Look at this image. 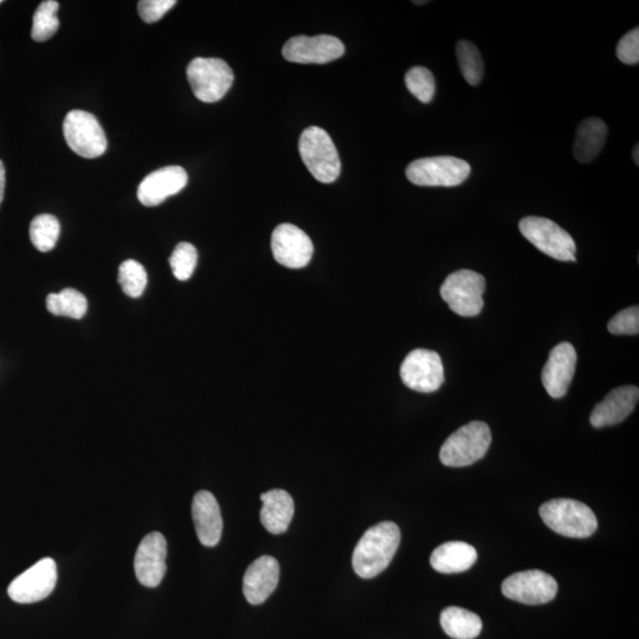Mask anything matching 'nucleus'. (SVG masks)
I'll return each instance as SVG.
<instances>
[{"instance_id": "obj_1", "label": "nucleus", "mask_w": 639, "mask_h": 639, "mask_svg": "<svg viewBox=\"0 0 639 639\" xmlns=\"http://www.w3.org/2000/svg\"><path fill=\"white\" fill-rule=\"evenodd\" d=\"M399 544L400 529L395 522H380L367 529L353 552L354 572L363 579L379 576L391 564Z\"/></svg>"}, {"instance_id": "obj_2", "label": "nucleus", "mask_w": 639, "mask_h": 639, "mask_svg": "<svg viewBox=\"0 0 639 639\" xmlns=\"http://www.w3.org/2000/svg\"><path fill=\"white\" fill-rule=\"evenodd\" d=\"M540 516L547 527L566 538L586 539L595 534L598 528L592 509L576 500L547 501L540 507Z\"/></svg>"}, {"instance_id": "obj_3", "label": "nucleus", "mask_w": 639, "mask_h": 639, "mask_svg": "<svg viewBox=\"0 0 639 639\" xmlns=\"http://www.w3.org/2000/svg\"><path fill=\"white\" fill-rule=\"evenodd\" d=\"M299 151L303 163L318 182L332 184L339 178V153L325 129L315 126L306 128L301 134Z\"/></svg>"}, {"instance_id": "obj_4", "label": "nucleus", "mask_w": 639, "mask_h": 639, "mask_svg": "<svg viewBox=\"0 0 639 639\" xmlns=\"http://www.w3.org/2000/svg\"><path fill=\"white\" fill-rule=\"evenodd\" d=\"M490 443L492 431L486 423H468L444 442L440 453L441 462L451 468L471 466L486 456Z\"/></svg>"}, {"instance_id": "obj_5", "label": "nucleus", "mask_w": 639, "mask_h": 639, "mask_svg": "<svg viewBox=\"0 0 639 639\" xmlns=\"http://www.w3.org/2000/svg\"><path fill=\"white\" fill-rule=\"evenodd\" d=\"M484 290L486 279L481 274L462 269L445 279L441 287V296L455 314L463 318H474L484 307Z\"/></svg>"}, {"instance_id": "obj_6", "label": "nucleus", "mask_w": 639, "mask_h": 639, "mask_svg": "<svg viewBox=\"0 0 639 639\" xmlns=\"http://www.w3.org/2000/svg\"><path fill=\"white\" fill-rule=\"evenodd\" d=\"M522 236L541 253L561 262H576V242L567 231L551 219L525 217L519 223Z\"/></svg>"}, {"instance_id": "obj_7", "label": "nucleus", "mask_w": 639, "mask_h": 639, "mask_svg": "<svg viewBox=\"0 0 639 639\" xmlns=\"http://www.w3.org/2000/svg\"><path fill=\"white\" fill-rule=\"evenodd\" d=\"M193 94L202 102L222 100L234 83V73L228 63L219 58L197 57L187 67Z\"/></svg>"}, {"instance_id": "obj_8", "label": "nucleus", "mask_w": 639, "mask_h": 639, "mask_svg": "<svg viewBox=\"0 0 639 639\" xmlns=\"http://www.w3.org/2000/svg\"><path fill=\"white\" fill-rule=\"evenodd\" d=\"M471 167L456 157H430L413 161L406 169L412 184L428 187H454L469 178Z\"/></svg>"}, {"instance_id": "obj_9", "label": "nucleus", "mask_w": 639, "mask_h": 639, "mask_svg": "<svg viewBox=\"0 0 639 639\" xmlns=\"http://www.w3.org/2000/svg\"><path fill=\"white\" fill-rule=\"evenodd\" d=\"M64 138L71 151L80 157L94 159L107 150V138L98 119L85 111H71L63 124Z\"/></svg>"}, {"instance_id": "obj_10", "label": "nucleus", "mask_w": 639, "mask_h": 639, "mask_svg": "<svg viewBox=\"0 0 639 639\" xmlns=\"http://www.w3.org/2000/svg\"><path fill=\"white\" fill-rule=\"evenodd\" d=\"M405 386L421 393L436 392L444 383V367L440 354L423 350L412 351L400 366Z\"/></svg>"}, {"instance_id": "obj_11", "label": "nucleus", "mask_w": 639, "mask_h": 639, "mask_svg": "<svg viewBox=\"0 0 639 639\" xmlns=\"http://www.w3.org/2000/svg\"><path fill=\"white\" fill-rule=\"evenodd\" d=\"M503 596L526 605H542L557 596L558 583L545 572L531 570L509 576L502 583Z\"/></svg>"}, {"instance_id": "obj_12", "label": "nucleus", "mask_w": 639, "mask_h": 639, "mask_svg": "<svg viewBox=\"0 0 639 639\" xmlns=\"http://www.w3.org/2000/svg\"><path fill=\"white\" fill-rule=\"evenodd\" d=\"M57 583V566L44 558L18 576L9 586V597L18 604H32L48 598Z\"/></svg>"}, {"instance_id": "obj_13", "label": "nucleus", "mask_w": 639, "mask_h": 639, "mask_svg": "<svg viewBox=\"0 0 639 639\" xmlns=\"http://www.w3.org/2000/svg\"><path fill=\"white\" fill-rule=\"evenodd\" d=\"M271 250L277 263L290 269H301L311 262L314 247L311 238L293 224L279 225L271 235Z\"/></svg>"}, {"instance_id": "obj_14", "label": "nucleus", "mask_w": 639, "mask_h": 639, "mask_svg": "<svg viewBox=\"0 0 639 639\" xmlns=\"http://www.w3.org/2000/svg\"><path fill=\"white\" fill-rule=\"evenodd\" d=\"M282 54L293 63L326 64L344 55L345 47L339 38L333 36H298L284 44Z\"/></svg>"}, {"instance_id": "obj_15", "label": "nucleus", "mask_w": 639, "mask_h": 639, "mask_svg": "<svg viewBox=\"0 0 639 639\" xmlns=\"http://www.w3.org/2000/svg\"><path fill=\"white\" fill-rule=\"evenodd\" d=\"M166 557L167 542L163 534L154 532L142 539L134 559L135 576L142 585L153 589L163 582Z\"/></svg>"}, {"instance_id": "obj_16", "label": "nucleus", "mask_w": 639, "mask_h": 639, "mask_svg": "<svg viewBox=\"0 0 639 639\" xmlns=\"http://www.w3.org/2000/svg\"><path fill=\"white\" fill-rule=\"evenodd\" d=\"M576 348L570 342L555 346L542 370L541 379L552 398H563L570 387L577 367Z\"/></svg>"}, {"instance_id": "obj_17", "label": "nucleus", "mask_w": 639, "mask_h": 639, "mask_svg": "<svg viewBox=\"0 0 639 639\" xmlns=\"http://www.w3.org/2000/svg\"><path fill=\"white\" fill-rule=\"evenodd\" d=\"M189 182L186 171L180 166H167L148 174L138 189L142 205L157 206L167 198L177 195Z\"/></svg>"}, {"instance_id": "obj_18", "label": "nucleus", "mask_w": 639, "mask_h": 639, "mask_svg": "<svg viewBox=\"0 0 639 639\" xmlns=\"http://www.w3.org/2000/svg\"><path fill=\"white\" fill-rule=\"evenodd\" d=\"M280 580V564L263 555L248 567L243 578V593L251 605H260L276 590Z\"/></svg>"}, {"instance_id": "obj_19", "label": "nucleus", "mask_w": 639, "mask_h": 639, "mask_svg": "<svg viewBox=\"0 0 639 639\" xmlns=\"http://www.w3.org/2000/svg\"><path fill=\"white\" fill-rule=\"evenodd\" d=\"M639 399L637 386L625 385L612 390L603 402L596 405L590 417L593 428L617 425L634 412Z\"/></svg>"}, {"instance_id": "obj_20", "label": "nucleus", "mask_w": 639, "mask_h": 639, "mask_svg": "<svg viewBox=\"0 0 639 639\" xmlns=\"http://www.w3.org/2000/svg\"><path fill=\"white\" fill-rule=\"evenodd\" d=\"M192 516L200 544L217 546L222 538L223 519L216 497L208 490H200L193 497Z\"/></svg>"}, {"instance_id": "obj_21", "label": "nucleus", "mask_w": 639, "mask_h": 639, "mask_svg": "<svg viewBox=\"0 0 639 639\" xmlns=\"http://www.w3.org/2000/svg\"><path fill=\"white\" fill-rule=\"evenodd\" d=\"M261 500V522L264 528L271 534L286 532L294 516L293 497L286 490L274 489L262 494Z\"/></svg>"}, {"instance_id": "obj_22", "label": "nucleus", "mask_w": 639, "mask_h": 639, "mask_svg": "<svg viewBox=\"0 0 639 639\" xmlns=\"http://www.w3.org/2000/svg\"><path fill=\"white\" fill-rule=\"evenodd\" d=\"M476 560L477 552L473 546L467 542L451 541L432 552L430 564L437 572L453 574L468 571Z\"/></svg>"}, {"instance_id": "obj_23", "label": "nucleus", "mask_w": 639, "mask_h": 639, "mask_svg": "<svg viewBox=\"0 0 639 639\" xmlns=\"http://www.w3.org/2000/svg\"><path fill=\"white\" fill-rule=\"evenodd\" d=\"M608 126L599 118L586 119L577 128L573 154L579 163L589 164L595 160L608 138Z\"/></svg>"}, {"instance_id": "obj_24", "label": "nucleus", "mask_w": 639, "mask_h": 639, "mask_svg": "<svg viewBox=\"0 0 639 639\" xmlns=\"http://www.w3.org/2000/svg\"><path fill=\"white\" fill-rule=\"evenodd\" d=\"M441 625L445 634L454 639H475L483 628L476 613L457 606H450L442 612Z\"/></svg>"}, {"instance_id": "obj_25", "label": "nucleus", "mask_w": 639, "mask_h": 639, "mask_svg": "<svg viewBox=\"0 0 639 639\" xmlns=\"http://www.w3.org/2000/svg\"><path fill=\"white\" fill-rule=\"evenodd\" d=\"M47 308L56 316L79 320L86 315L88 302L85 295L77 292L76 289L69 288L62 290L61 293L48 295Z\"/></svg>"}, {"instance_id": "obj_26", "label": "nucleus", "mask_w": 639, "mask_h": 639, "mask_svg": "<svg viewBox=\"0 0 639 639\" xmlns=\"http://www.w3.org/2000/svg\"><path fill=\"white\" fill-rule=\"evenodd\" d=\"M456 55L461 73L470 86H477L482 81L484 64L480 50L474 43L460 41L457 43Z\"/></svg>"}, {"instance_id": "obj_27", "label": "nucleus", "mask_w": 639, "mask_h": 639, "mask_svg": "<svg viewBox=\"0 0 639 639\" xmlns=\"http://www.w3.org/2000/svg\"><path fill=\"white\" fill-rule=\"evenodd\" d=\"M58 9H60V4L55 2V0H47V2H43L38 6L34 21H32V40L45 42L56 34L58 28H60V21H58L57 17Z\"/></svg>"}, {"instance_id": "obj_28", "label": "nucleus", "mask_w": 639, "mask_h": 639, "mask_svg": "<svg viewBox=\"0 0 639 639\" xmlns=\"http://www.w3.org/2000/svg\"><path fill=\"white\" fill-rule=\"evenodd\" d=\"M60 232V222L53 215L37 216L30 225L31 242L42 253H48L55 248Z\"/></svg>"}, {"instance_id": "obj_29", "label": "nucleus", "mask_w": 639, "mask_h": 639, "mask_svg": "<svg viewBox=\"0 0 639 639\" xmlns=\"http://www.w3.org/2000/svg\"><path fill=\"white\" fill-rule=\"evenodd\" d=\"M119 283L129 298H140L147 286V273L145 268L137 261H125L119 269Z\"/></svg>"}, {"instance_id": "obj_30", "label": "nucleus", "mask_w": 639, "mask_h": 639, "mask_svg": "<svg viewBox=\"0 0 639 639\" xmlns=\"http://www.w3.org/2000/svg\"><path fill=\"white\" fill-rule=\"evenodd\" d=\"M405 85L413 96L423 102L430 103L436 93V81L429 69L412 68L405 75Z\"/></svg>"}, {"instance_id": "obj_31", "label": "nucleus", "mask_w": 639, "mask_h": 639, "mask_svg": "<svg viewBox=\"0 0 639 639\" xmlns=\"http://www.w3.org/2000/svg\"><path fill=\"white\" fill-rule=\"evenodd\" d=\"M197 261V249L191 243H179L170 257V266L174 277L179 281L189 280L195 273Z\"/></svg>"}, {"instance_id": "obj_32", "label": "nucleus", "mask_w": 639, "mask_h": 639, "mask_svg": "<svg viewBox=\"0 0 639 639\" xmlns=\"http://www.w3.org/2000/svg\"><path fill=\"white\" fill-rule=\"evenodd\" d=\"M609 332L615 335H637L639 333L638 306L623 309L613 316L608 325Z\"/></svg>"}, {"instance_id": "obj_33", "label": "nucleus", "mask_w": 639, "mask_h": 639, "mask_svg": "<svg viewBox=\"0 0 639 639\" xmlns=\"http://www.w3.org/2000/svg\"><path fill=\"white\" fill-rule=\"evenodd\" d=\"M176 4V0H141L138 4L139 15L148 24L156 23Z\"/></svg>"}, {"instance_id": "obj_34", "label": "nucleus", "mask_w": 639, "mask_h": 639, "mask_svg": "<svg viewBox=\"0 0 639 639\" xmlns=\"http://www.w3.org/2000/svg\"><path fill=\"white\" fill-rule=\"evenodd\" d=\"M619 61L628 66H636L639 62V29L636 28L622 37L617 45Z\"/></svg>"}, {"instance_id": "obj_35", "label": "nucleus", "mask_w": 639, "mask_h": 639, "mask_svg": "<svg viewBox=\"0 0 639 639\" xmlns=\"http://www.w3.org/2000/svg\"><path fill=\"white\" fill-rule=\"evenodd\" d=\"M5 182V167L3 161L0 160V204H2L4 199Z\"/></svg>"}, {"instance_id": "obj_36", "label": "nucleus", "mask_w": 639, "mask_h": 639, "mask_svg": "<svg viewBox=\"0 0 639 639\" xmlns=\"http://www.w3.org/2000/svg\"><path fill=\"white\" fill-rule=\"evenodd\" d=\"M632 156H634V161L638 165L639 164V146L636 145L634 148V152H632Z\"/></svg>"}, {"instance_id": "obj_37", "label": "nucleus", "mask_w": 639, "mask_h": 639, "mask_svg": "<svg viewBox=\"0 0 639 639\" xmlns=\"http://www.w3.org/2000/svg\"><path fill=\"white\" fill-rule=\"evenodd\" d=\"M0 3H2V2H0Z\"/></svg>"}]
</instances>
